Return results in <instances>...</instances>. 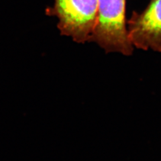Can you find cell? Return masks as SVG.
<instances>
[{"label": "cell", "instance_id": "1", "mask_svg": "<svg viewBox=\"0 0 161 161\" xmlns=\"http://www.w3.org/2000/svg\"><path fill=\"white\" fill-rule=\"evenodd\" d=\"M125 6L126 0H98L97 19L89 42L97 43L107 53L132 54L134 47L128 36Z\"/></svg>", "mask_w": 161, "mask_h": 161}, {"label": "cell", "instance_id": "2", "mask_svg": "<svg viewBox=\"0 0 161 161\" xmlns=\"http://www.w3.org/2000/svg\"><path fill=\"white\" fill-rule=\"evenodd\" d=\"M46 14L58 19L57 27L62 35L75 42H89L96 25L98 0H54Z\"/></svg>", "mask_w": 161, "mask_h": 161}, {"label": "cell", "instance_id": "3", "mask_svg": "<svg viewBox=\"0 0 161 161\" xmlns=\"http://www.w3.org/2000/svg\"><path fill=\"white\" fill-rule=\"evenodd\" d=\"M127 24L133 47L161 52V0H150L142 12L134 11Z\"/></svg>", "mask_w": 161, "mask_h": 161}]
</instances>
